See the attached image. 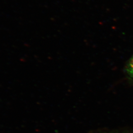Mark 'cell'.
<instances>
[{"instance_id": "cell-1", "label": "cell", "mask_w": 133, "mask_h": 133, "mask_svg": "<svg viewBox=\"0 0 133 133\" xmlns=\"http://www.w3.org/2000/svg\"><path fill=\"white\" fill-rule=\"evenodd\" d=\"M126 72L129 77L133 80V55L126 66Z\"/></svg>"}]
</instances>
